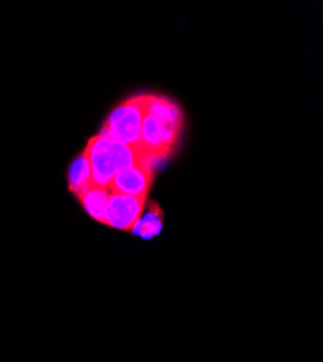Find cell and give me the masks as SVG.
<instances>
[{"label":"cell","instance_id":"obj_1","mask_svg":"<svg viewBox=\"0 0 323 362\" xmlns=\"http://www.w3.org/2000/svg\"><path fill=\"white\" fill-rule=\"evenodd\" d=\"M83 154L90 164L92 183L99 187H107L110 180L124 168L132 165H154V161L146 156L136 153L125 144L103 134L92 138Z\"/></svg>","mask_w":323,"mask_h":362},{"label":"cell","instance_id":"obj_2","mask_svg":"<svg viewBox=\"0 0 323 362\" xmlns=\"http://www.w3.org/2000/svg\"><path fill=\"white\" fill-rule=\"evenodd\" d=\"M150 96L151 95H141L122 102L109 115L102 134L143 154L141 145V127L146 110H148Z\"/></svg>","mask_w":323,"mask_h":362},{"label":"cell","instance_id":"obj_3","mask_svg":"<svg viewBox=\"0 0 323 362\" xmlns=\"http://www.w3.org/2000/svg\"><path fill=\"white\" fill-rule=\"evenodd\" d=\"M148 112L154 115L155 119L158 120V125L163 135V142L168 153H171L174 146L177 145V141L184 124L183 112L172 100L163 96H154V95L150 96Z\"/></svg>","mask_w":323,"mask_h":362},{"label":"cell","instance_id":"obj_4","mask_svg":"<svg viewBox=\"0 0 323 362\" xmlns=\"http://www.w3.org/2000/svg\"><path fill=\"white\" fill-rule=\"evenodd\" d=\"M145 202V197L112 194L106 209L105 225L119 230L132 232L142 215Z\"/></svg>","mask_w":323,"mask_h":362},{"label":"cell","instance_id":"obj_5","mask_svg":"<svg viewBox=\"0 0 323 362\" xmlns=\"http://www.w3.org/2000/svg\"><path fill=\"white\" fill-rule=\"evenodd\" d=\"M153 185V167L132 165L121 170L107 185L112 194H125L135 197L148 196Z\"/></svg>","mask_w":323,"mask_h":362},{"label":"cell","instance_id":"obj_6","mask_svg":"<svg viewBox=\"0 0 323 362\" xmlns=\"http://www.w3.org/2000/svg\"><path fill=\"white\" fill-rule=\"evenodd\" d=\"M110 196H112V193L107 187H99V186L93 185L78 197H80V202H81L84 210L90 215V218H93L95 221L105 225L106 209H107Z\"/></svg>","mask_w":323,"mask_h":362},{"label":"cell","instance_id":"obj_7","mask_svg":"<svg viewBox=\"0 0 323 362\" xmlns=\"http://www.w3.org/2000/svg\"><path fill=\"white\" fill-rule=\"evenodd\" d=\"M164 223V214L157 203H151L148 212L143 215V218H139L135 228L132 229L134 233L141 236L142 239H151L157 236Z\"/></svg>","mask_w":323,"mask_h":362},{"label":"cell","instance_id":"obj_8","mask_svg":"<svg viewBox=\"0 0 323 362\" xmlns=\"http://www.w3.org/2000/svg\"><path fill=\"white\" fill-rule=\"evenodd\" d=\"M69 181H70V190L73 193H76L77 196L83 194L87 189L93 186L90 164H89V161H87V157L84 154H81L71 164Z\"/></svg>","mask_w":323,"mask_h":362}]
</instances>
